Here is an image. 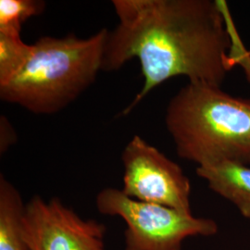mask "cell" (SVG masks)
I'll return each instance as SVG.
<instances>
[{
  "mask_svg": "<svg viewBox=\"0 0 250 250\" xmlns=\"http://www.w3.org/2000/svg\"><path fill=\"white\" fill-rule=\"evenodd\" d=\"M118 17L108 31L102 72L140 62L143 86L122 116L171 78L221 86L231 68L226 5L218 0H113Z\"/></svg>",
  "mask_w": 250,
  "mask_h": 250,
  "instance_id": "obj_1",
  "label": "cell"
},
{
  "mask_svg": "<svg viewBox=\"0 0 250 250\" xmlns=\"http://www.w3.org/2000/svg\"><path fill=\"white\" fill-rule=\"evenodd\" d=\"M165 125L179 157L197 167L222 161L250 165V99L188 82L169 101Z\"/></svg>",
  "mask_w": 250,
  "mask_h": 250,
  "instance_id": "obj_2",
  "label": "cell"
},
{
  "mask_svg": "<svg viewBox=\"0 0 250 250\" xmlns=\"http://www.w3.org/2000/svg\"><path fill=\"white\" fill-rule=\"evenodd\" d=\"M107 31L88 38L45 36L32 45L26 63L0 84V99L37 115H52L72 104L102 72Z\"/></svg>",
  "mask_w": 250,
  "mask_h": 250,
  "instance_id": "obj_3",
  "label": "cell"
},
{
  "mask_svg": "<svg viewBox=\"0 0 250 250\" xmlns=\"http://www.w3.org/2000/svg\"><path fill=\"white\" fill-rule=\"evenodd\" d=\"M97 208L101 214L118 216L125 221V250H182L183 242L188 237H208L219 230L212 219L138 201L118 188L101 190Z\"/></svg>",
  "mask_w": 250,
  "mask_h": 250,
  "instance_id": "obj_4",
  "label": "cell"
},
{
  "mask_svg": "<svg viewBox=\"0 0 250 250\" xmlns=\"http://www.w3.org/2000/svg\"><path fill=\"white\" fill-rule=\"evenodd\" d=\"M122 162V191L126 196L192 214L190 180L180 165L140 135H134L125 146Z\"/></svg>",
  "mask_w": 250,
  "mask_h": 250,
  "instance_id": "obj_5",
  "label": "cell"
},
{
  "mask_svg": "<svg viewBox=\"0 0 250 250\" xmlns=\"http://www.w3.org/2000/svg\"><path fill=\"white\" fill-rule=\"evenodd\" d=\"M21 232L31 250H106V226L83 219L58 197H32L24 207Z\"/></svg>",
  "mask_w": 250,
  "mask_h": 250,
  "instance_id": "obj_6",
  "label": "cell"
},
{
  "mask_svg": "<svg viewBox=\"0 0 250 250\" xmlns=\"http://www.w3.org/2000/svg\"><path fill=\"white\" fill-rule=\"evenodd\" d=\"M208 188L232 202L245 218L250 220V166L234 161H222L200 166L196 170Z\"/></svg>",
  "mask_w": 250,
  "mask_h": 250,
  "instance_id": "obj_7",
  "label": "cell"
},
{
  "mask_svg": "<svg viewBox=\"0 0 250 250\" xmlns=\"http://www.w3.org/2000/svg\"><path fill=\"white\" fill-rule=\"evenodd\" d=\"M25 204L18 189L0 175V250H31L21 232Z\"/></svg>",
  "mask_w": 250,
  "mask_h": 250,
  "instance_id": "obj_8",
  "label": "cell"
},
{
  "mask_svg": "<svg viewBox=\"0 0 250 250\" xmlns=\"http://www.w3.org/2000/svg\"><path fill=\"white\" fill-rule=\"evenodd\" d=\"M32 53L16 31H0V84L11 79L26 63Z\"/></svg>",
  "mask_w": 250,
  "mask_h": 250,
  "instance_id": "obj_9",
  "label": "cell"
},
{
  "mask_svg": "<svg viewBox=\"0 0 250 250\" xmlns=\"http://www.w3.org/2000/svg\"><path fill=\"white\" fill-rule=\"evenodd\" d=\"M42 0H0V31L21 33L22 24L45 11Z\"/></svg>",
  "mask_w": 250,
  "mask_h": 250,
  "instance_id": "obj_10",
  "label": "cell"
},
{
  "mask_svg": "<svg viewBox=\"0 0 250 250\" xmlns=\"http://www.w3.org/2000/svg\"><path fill=\"white\" fill-rule=\"evenodd\" d=\"M1 126V141H0V151L1 154L5 153L8 150L10 146H12L13 139L16 140V135L14 133V130L12 129L11 125L9 124V120L5 116H1L0 121Z\"/></svg>",
  "mask_w": 250,
  "mask_h": 250,
  "instance_id": "obj_11",
  "label": "cell"
}]
</instances>
